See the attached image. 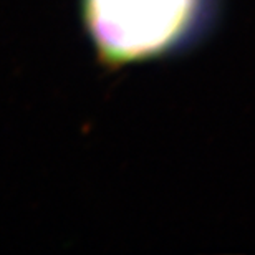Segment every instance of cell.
<instances>
[{"label":"cell","mask_w":255,"mask_h":255,"mask_svg":"<svg viewBox=\"0 0 255 255\" xmlns=\"http://www.w3.org/2000/svg\"><path fill=\"white\" fill-rule=\"evenodd\" d=\"M98 58L125 66L167 57L209 30L216 0H80Z\"/></svg>","instance_id":"6da1fadb"}]
</instances>
